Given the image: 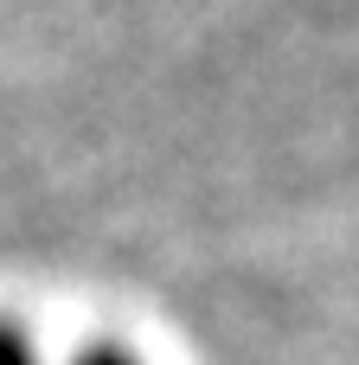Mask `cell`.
<instances>
[{
  "label": "cell",
  "mask_w": 359,
  "mask_h": 365,
  "mask_svg": "<svg viewBox=\"0 0 359 365\" xmlns=\"http://www.w3.org/2000/svg\"><path fill=\"white\" fill-rule=\"evenodd\" d=\"M0 365H32V353L19 346V334H0Z\"/></svg>",
  "instance_id": "obj_1"
},
{
  "label": "cell",
  "mask_w": 359,
  "mask_h": 365,
  "mask_svg": "<svg viewBox=\"0 0 359 365\" xmlns=\"http://www.w3.org/2000/svg\"><path fill=\"white\" fill-rule=\"evenodd\" d=\"M84 365H128V359H116V353H90Z\"/></svg>",
  "instance_id": "obj_2"
}]
</instances>
